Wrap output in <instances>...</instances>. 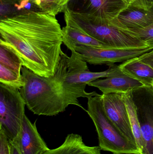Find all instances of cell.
I'll list each match as a JSON object with an SVG mask.
<instances>
[{"label": "cell", "mask_w": 153, "mask_h": 154, "mask_svg": "<svg viewBox=\"0 0 153 154\" xmlns=\"http://www.w3.org/2000/svg\"><path fill=\"white\" fill-rule=\"evenodd\" d=\"M0 42L16 53L23 66L41 77L54 75L64 53L56 15L31 12L0 20Z\"/></svg>", "instance_id": "obj_1"}, {"label": "cell", "mask_w": 153, "mask_h": 154, "mask_svg": "<svg viewBox=\"0 0 153 154\" xmlns=\"http://www.w3.org/2000/svg\"><path fill=\"white\" fill-rule=\"evenodd\" d=\"M68 57L64 53L54 75L41 77L22 66L21 75L24 85L19 90L28 108L39 116H53L65 111L69 105H75L87 111L78 98L87 99L99 95L96 91L88 92L86 86L64 82L67 70Z\"/></svg>", "instance_id": "obj_2"}, {"label": "cell", "mask_w": 153, "mask_h": 154, "mask_svg": "<svg viewBox=\"0 0 153 154\" xmlns=\"http://www.w3.org/2000/svg\"><path fill=\"white\" fill-rule=\"evenodd\" d=\"M64 16L78 28L112 48H148L144 42L130 32L119 28L110 21L91 15L71 12L65 10Z\"/></svg>", "instance_id": "obj_3"}, {"label": "cell", "mask_w": 153, "mask_h": 154, "mask_svg": "<svg viewBox=\"0 0 153 154\" xmlns=\"http://www.w3.org/2000/svg\"><path fill=\"white\" fill-rule=\"evenodd\" d=\"M86 112L95 125L99 146L113 154L141 153L136 144L125 138L107 116L102 102V95L88 99Z\"/></svg>", "instance_id": "obj_4"}, {"label": "cell", "mask_w": 153, "mask_h": 154, "mask_svg": "<svg viewBox=\"0 0 153 154\" xmlns=\"http://www.w3.org/2000/svg\"><path fill=\"white\" fill-rule=\"evenodd\" d=\"M25 106L19 90L0 83V130L10 142L14 141L20 132Z\"/></svg>", "instance_id": "obj_5"}, {"label": "cell", "mask_w": 153, "mask_h": 154, "mask_svg": "<svg viewBox=\"0 0 153 154\" xmlns=\"http://www.w3.org/2000/svg\"><path fill=\"white\" fill-rule=\"evenodd\" d=\"M130 92L142 131V154H153V86H142Z\"/></svg>", "instance_id": "obj_6"}, {"label": "cell", "mask_w": 153, "mask_h": 154, "mask_svg": "<svg viewBox=\"0 0 153 154\" xmlns=\"http://www.w3.org/2000/svg\"><path fill=\"white\" fill-rule=\"evenodd\" d=\"M75 50L82 55L87 63L110 66L117 62H125L134 58L138 57L152 49L149 48L118 49L78 46L75 47Z\"/></svg>", "instance_id": "obj_7"}, {"label": "cell", "mask_w": 153, "mask_h": 154, "mask_svg": "<svg viewBox=\"0 0 153 154\" xmlns=\"http://www.w3.org/2000/svg\"><path fill=\"white\" fill-rule=\"evenodd\" d=\"M128 5L124 0H68L65 10L110 21Z\"/></svg>", "instance_id": "obj_8"}, {"label": "cell", "mask_w": 153, "mask_h": 154, "mask_svg": "<svg viewBox=\"0 0 153 154\" xmlns=\"http://www.w3.org/2000/svg\"><path fill=\"white\" fill-rule=\"evenodd\" d=\"M102 95L103 108L107 116L126 139L136 144L123 93Z\"/></svg>", "instance_id": "obj_9"}, {"label": "cell", "mask_w": 153, "mask_h": 154, "mask_svg": "<svg viewBox=\"0 0 153 154\" xmlns=\"http://www.w3.org/2000/svg\"><path fill=\"white\" fill-rule=\"evenodd\" d=\"M71 57L67 59V70L63 79L64 82L69 84L87 86L99 78H106L110 70L93 72L89 70L87 62L82 56L75 49L71 50Z\"/></svg>", "instance_id": "obj_10"}, {"label": "cell", "mask_w": 153, "mask_h": 154, "mask_svg": "<svg viewBox=\"0 0 153 154\" xmlns=\"http://www.w3.org/2000/svg\"><path fill=\"white\" fill-rule=\"evenodd\" d=\"M110 67V71L106 79L96 80L88 85L98 88L102 91V94L125 93L144 86L137 80L124 73L119 66L114 65Z\"/></svg>", "instance_id": "obj_11"}, {"label": "cell", "mask_w": 153, "mask_h": 154, "mask_svg": "<svg viewBox=\"0 0 153 154\" xmlns=\"http://www.w3.org/2000/svg\"><path fill=\"white\" fill-rule=\"evenodd\" d=\"M110 22L115 26L129 31L144 29L153 23V6L146 9L132 3Z\"/></svg>", "instance_id": "obj_12"}, {"label": "cell", "mask_w": 153, "mask_h": 154, "mask_svg": "<svg viewBox=\"0 0 153 154\" xmlns=\"http://www.w3.org/2000/svg\"><path fill=\"white\" fill-rule=\"evenodd\" d=\"M13 142L21 154H41L49 149L38 132L36 123L24 116L20 132Z\"/></svg>", "instance_id": "obj_13"}, {"label": "cell", "mask_w": 153, "mask_h": 154, "mask_svg": "<svg viewBox=\"0 0 153 154\" xmlns=\"http://www.w3.org/2000/svg\"><path fill=\"white\" fill-rule=\"evenodd\" d=\"M66 25L62 29L63 43L68 49H75L76 46L110 48L78 28L72 20L64 16Z\"/></svg>", "instance_id": "obj_14"}, {"label": "cell", "mask_w": 153, "mask_h": 154, "mask_svg": "<svg viewBox=\"0 0 153 154\" xmlns=\"http://www.w3.org/2000/svg\"><path fill=\"white\" fill-rule=\"evenodd\" d=\"M101 150L99 146L86 145L80 135L71 134L67 135L62 145L41 154H102Z\"/></svg>", "instance_id": "obj_15"}, {"label": "cell", "mask_w": 153, "mask_h": 154, "mask_svg": "<svg viewBox=\"0 0 153 154\" xmlns=\"http://www.w3.org/2000/svg\"><path fill=\"white\" fill-rule=\"evenodd\" d=\"M121 70L128 75L137 80L144 86H150L153 82V69L139 60L134 58L119 65Z\"/></svg>", "instance_id": "obj_16"}, {"label": "cell", "mask_w": 153, "mask_h": 154, "mask_svg": "<svg viewBox=\"0 0 153 154\" xmlns=\"http://www.w3.org/2000/svg\"><path fill=\"white\" fill-rule=\"evenodd\" d=\"M123 97L129 116L130 125L137 145L142 154L143 147V137L140 123L138 120L135 106L131 97L130 91L123 93Z\"/></svg>", "instance_id": "obj_17"}, {"label": "cell", "mask_w": 153, "mask_h": 154, "mask_svg": "<svg viewBox=\"0 0 153 154\" xmlns=\"http://www.w3.org/2000/svg\"><path fill=\"white\" fill-rule=\"evenodd\" d=\"M0 65L21 76L22 63L16 53L7 45L0 42Z\"/></svg>", "instance_id": "obj_18"}, {"label": "cell", "mask_w": 153, "mask_h": 154, "mask_svg": "<svg viewBox=\"0 0 153 154\" xmlns=\"http://www.w3.org/2000/svg\"><path fill=\"white\" fill-rule=\"evenodd\" d=\"M43 13L56 15L64 11L67 0H32Z\"/></svg>", "instance_id": "obj_19"}, {"label": "cell", "mask_w": 153, "mask_h": 154, "mask_svg": "<svg viewBox=\"0 0 153 154\" xmlns=\"http://www.w3.org/2000/svg\"><path fill=\"white\" fill-rule=\"evenodd\" d=\"M0 82L19 90L24 85L22 76L18 75L15 72L1 65H0Z\"/></svg>", "instance_id": "obj_20"}, {"label": "cell", "mask_w": 153, "mask_h": 154, "mask_svg": "<svg viewBox=\"0 0 153 154\" xmlns=\"http://www.w3.org/2000/svg\"><path fill=\"white\" fill-rule=\"evenodd\" d=\"M129 32L144 42L148 48L153 49V23L144 29Z\"/></svg>", "instance_id": "obj_21"}, {"label": "cell", "mask_w": 153, "mask_h": 154, "mask_svg": "<svg viewBox=\"0 0 153 154\" xmlns=\"http://www.w3.org/2000/svg\"><path fill=\"white\" fill-rule=\"evenodd\" d=\"M0 154H11L10 141L1 130H0Z\"/></svg>", "instance_id": "obj_22"}, {"label": "cell", "mask_w": 153, "mask_h": 154, "mask_svg": "<svg viewBox=\"0 0 153 154\" xmlns=\"http://www.w3.org/2000/svg\"><path fill=\"white\" fill-rule=\"evenodd\" d=\"M140 61L150 66L153 69V49L138 57Z\"/></svg>", "instance_id": "obj_23"}, {"label": "cell", "mask_w": 153, "mask_h": 154, "mask_svg": "<svg viewBox=\"0 0 153 154\" xmlns=\"http://www.w3.org/2000/svg\"><path fill=\"white\" fill-rule=\"evenodd\" d=\"M133 3L146 9H150L153 6V0H135Z\"/></svg>", "instance_id": "obj_24"}, {"label": "cell", "mask_w": 153, "mask_h": 154, "mask_svg": "<svg viewBox=\"0 0 153 154\" xmlns=\"http://www.w3.org/2000/svg\"><path fill=\"white\" fill-rule=\"evenodd\" d=\"M11 154H21L17 146L13 142H10Z\"/></svg>", "instance_id": "obj_25"}, {"label": "cell", "mask_w": 153, "mask_h": 154, "mask_svg": "<svg viewBox=\"0 0 153 154\" xmlns=\"http://www.w3.org/2000/svg\"><path fill=\"white\" fill-rule=\"evenodd\" d=\"M124 1H125L129 5L132 3H133L135 0H124Z\"/></svg>", "instance_id": "obj_26"}, {"label": "cell", "mask_w": 153, "mask_h": 154, "mask_svg": "<svg viewBox=\"0 0 153 154\" xmlns=\"http://www.w3.org/2000/svg\"><path fill=\"white\" fill-rule=\"evenodd\" d=\"M131 154H141V153H138Z\"/></svg>", "instance_id": "obj_27"}, {"label": "cell", "mask_w": 153, "mask_h": 154, "mask_svg": "<svg viewBox=\"0 0 153 154\" xmlns=\"http://www.w3.org/2000/svg\"><path fill=\"white\" fill-rule=\"evenodd\" d=\"M152 86H153V84H152Z\"/></svg>", "instance_id": "obj_28"}, {"label": "cell", "mask_w": 153, "mask_h": 154, "mask_svg": "<svg viewBox=\"0 0 153 154\" xmlns=\"http://www.w3.org/2000/svg\"><path fill=\"white\" fill-rule=\"evenodd\" d=\"M68 1V0H67V1Z\"/></svg>", "instance_id": "obj_29"}]
</instances>
